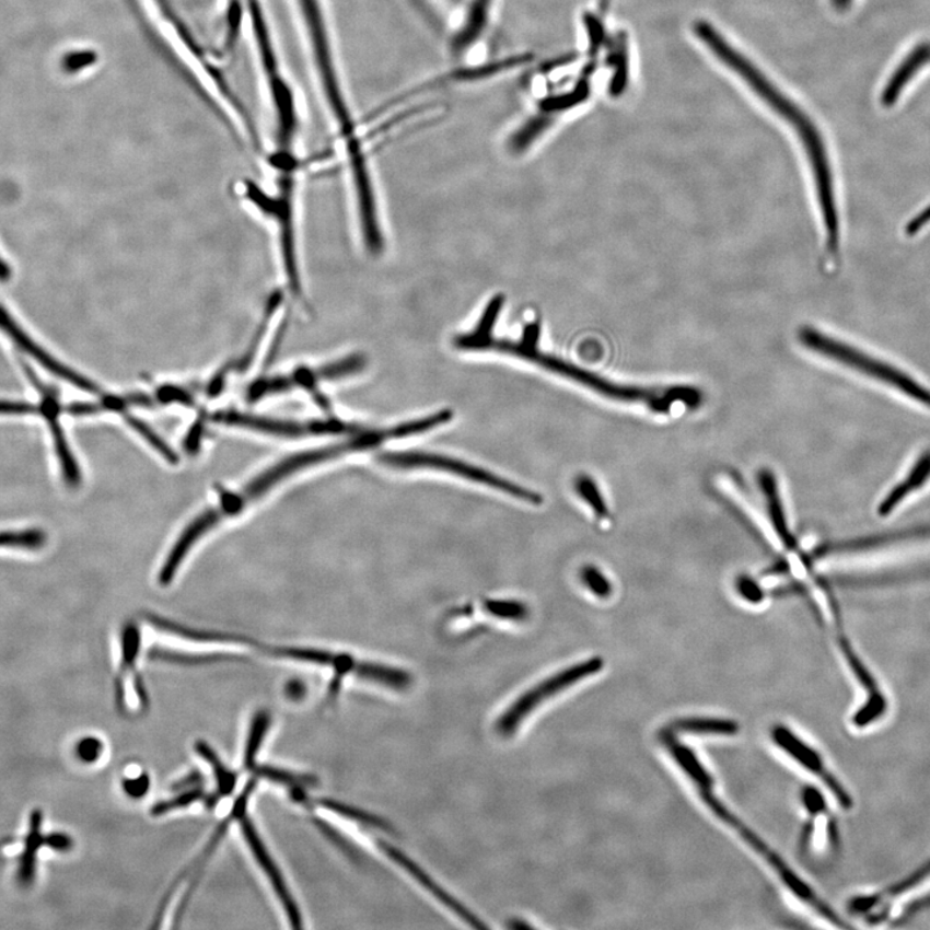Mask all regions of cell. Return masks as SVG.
<instances>
[{
  "mask_svg": "<svg viewBox=\"0 0 930 930\" xmlns=\"http://www.w3.org/2000/svg\"><path fill=\"white\" fill-rule=\"evenodd\" d=\"M305 693L303 689V684L299 682L290 683L288 686V694L292 699H299L302 694Z\"/></svg>",
  "mask_w": 930,
  "mask_h": 930,
  "instance_id": "836d02e7",
  "label": "cell"
},
{
  "mask_svg": "<svg viewBox=\"0 0 930 930\" xmlns=\"http://www.w3.org/2000/svg\"><path fill=\"white\" fill-rule=\"evenodd\" d=\"M121 789H124L128 798L138 800L144 798L150 789V779L147 772L139 775L127 776L121 779Z\"/></svg>",
  "mask_w": 930,
  "mask_h": 930,
  "instance_id": "f1b7e54d",
  "label": "cell"
},
{
  "mask_svg": "<svg viewBox=\"0 0 930 930\" xmlns=\"http://www.w3.org/2000/svg\"><path fill=\"white\" fill-rule=\"evenodd\" d=\"M930 478V450L922 454L921 457L914 464V467L908 475L893 488L879 507V513L882 516L892 513L898 504L905 502L908 496L919 490L922 485L928 483Z\"/></svg>",
  "mask_w": 930,
  "mask_h": 930,
  "instance_id": "d6986e66",
  "label": "cell"
},
{
  "mask_svg": "<svg viewBox=\"0 0 930 930\" xmlns=\"http://www.w3.org/2000/svg\"><path fill=\"white\" fill-rule=\"evenodd\" d=\"M313 804L316 807H322L327 812H333L335 814L341 815V817L352 819L354 822H359L364 826H371L379 829H384V832H392V828L385 824V822L381 818L375 817V815H371L361 810H357V807L349 806L347 804L340 803V801L332 800V799H313Z\"/></svg>",
  "mask_w": 930,
  "mask_h": 930,
  "instance_id": "603a6c76",
  "label": "cell"
},
{
  "mask_svg": "<svg viewBox=\"0 0 930 930\" xmlns=\"http://www.w3.org/2000/svg\"><path fill=\"white\" fill-rule=\"evenodd\" d=\"M364 361L361 356H350L348 359L324 364V367L299 368L290 372L288 375H277L259 379L254 382L247 391V398L255 403L264 397L279 395L293 388H303L311 392V395L324 410L330 409V404L327 403L322 393H319V384L325 381H335V379L347 377L360 372Z\"/></svg>",
  "mask_w": 930,
  "mask_h": 930,
  "instance_id": "ba28073f",
  "label": "cell"
},
{
  "mask_svg": "<svg viewBox=\"0 0 930 930\" xmlns=\"http://www.w3.org/2000/svg\"><path fill=\"white\" fill-rule=\"evenodd\" d=\"M255 787L256 778H249L245 789H243L240 795V799L235 801V805L232 807L234 811V821L237 822L243 839H245L255 861L260 865L263 874L269 880L271 888H274L279 903L282 905L286 917H288L291 921V926L293 928H302L303 917L295 903V898L292 897L289 886L286 884L284 877L281 874V871H279L274 857L270 856L269 850L266 847V844H264L259 832H257L253 819L249 818L247 805Z\"/></svg>",
  "mask_w": 930,
  "mask_h": 930,
  "instance_id": "9c48e42d",
  "label": "cell"
},
{
  "mask_svg": "<svg viewBox=\"0 0 930 930\" xmlns=\"http://www.w3.org/2000/svg\"><path fill=\"white\" fill-rule=\"evenodd\" d=\"M485 607L499 618L521 620L527 617L526 606L519 601H488Z\"/></svg>",
  "mask_w": 930,
  "mask_h": 930,
  "instance_id": "484cf974",
  "label": "cell"
},
{
  "mask_svg": "<svg viewBox=\"0 0 930 930\" xmlns=\"http://www.w3.org/2000/svg\"><path fill=\"white\" fill-rule=\"evenodd\" d=\"M26 375L31 379L35 388H37L43 396L42 404L39 406L40 415L45 417L48 421L49 428H51L53 438L55 441V449L57 456H59V461L61 463V468L63 472V477H66V481L75 488V486L81 484V470L78 467V463L74 460L73 453L70 452L69 443L66 438V433H63V429L60 425V417L62 412V407L59 403V397H57V393L51 388H48L45 384L39 382V379L33 374L31 369L25 367Z\"/></svg>",
  "mask_w": 930,
  "mask_h": 930,
  "instance_id": "9a60e30c",
  "label": "cell"
},
{
  "mask_svg": "<svg viewBox=\"0 0 930 930\" xmlns=\"http://www.w3.org/2000/svg\"><path fill=\"white\" fill-rule=\"evenodd\" d=\"M46 534L40 531L0 533V547L39 549L46 545Z\"/></svg>",
  "mask_w": 930,
  "mask_h": 930,
  "instance_id": "cb8c5ba5",
  "label": "cell"
},
{
  "mask_svg": "<svg viewBox=\"0 0 930 930\" xmlns=\"http://www.w3.org/2000/svg\"><path fill=\"white\" fill-rule=\"evenodd\" d=\"M800 345L824 359L853 370L879 384L900 393V395L930 410V390L908 374L904 369L888 360L882 359L865 350L851 346L841 339L822 333L817 328L801 327L798 334Z\"/></svg>",
  "mask_w": 930,
  "mask_h": 930,
  "instance_id": "5b68a950",
  "label": "cell"
},
{
  "mask_svg": "<svg viewBox=\"0 0 930 930\" xmlns=\"http://www.w3.org/2000/svg\"><path fill=\"white\" fill-rule=\"evenodd\" d=\"M45 815L35 810L28 817L27 833L23 839V851L18 858V880L21 885L31 886L37 877L38 853L47 847V834L43 833Z\"/></svg>",
  "mask_w": 930,
  "mask_h": 930,
  "instance_id": "ac0fdd59",
  "label": "cell"
},
{
  "mask_svg": "<svg viewBox=\"0 0 930 930\" xmlns=\"http://www.w3.org/2000/svg\"><path fill=\"white\" fill-rule=\"evenodd\" d=\"M0 414L7 415H27L40 414L39 406L27 403H10V400H0Z\"/></svg>",
  "mask_w": 930,
  "mask_h": 930,
  "instance_id": "4dcf8cb0",
  "label": "cell"
},
{
  "mask_svg": "<svg viewBox=\"0 0 930 930\" xmlns=\"http://www.w3.org/2000/svg\"><path fill=\"white\" fill-rule=\"evenodd\" d=\"M75 753L84 764H93L100 760L104 754V743L96 736H85L77 744Z\"/></svg>",
  "mask_w": 930,
  "mask_h": 930,
  "instance_id": "83f0119b",
  "label": "cell"
},
{
  "mask_svg": "<svg viewBox=\"0 0 930 930\" xmlns=\"http://www.w3.org/2000/svg\"><path fill=\"white\" fill-rule=\"evenodd\" d=\"M369 440L367 435L362 433L346 442L336 443V445L333 446L307 450V452L286 457V460L275 464L274 467L264 470L263 474L256 476L253 481L246 485L241 491L221 493L220 503L217 507L211 508V510H207L202 514H199L197 519L193 520L190 524L185 527V531L181 534V536H178L173 549L170 550L166 561L162 565V569L160 571V583L162 585H168L174 581V577L176 576L178 568L182 567L185 557L188 556L193 546H195L206 533L212 531V528L219 525L221 521L228 518H233L235 514H240L247 505L256 502V500L260 499L264 493L274 489L278 483H282L283 479L297 474L299 470L313 467V465L332 461L335 460V457L349 453L362 452V450H369Z\"/></svg>",
  "mask_w": 930,
  "mask_h": 930,
  "instance_id": "3957f363",
  "label": "cell"
},
{
  "mask_svg": "<svg viewBox=\"0 0 930 930\" xmlns=\"http://www.w3.org/2000/svg\"><path fill=\"white\" fill-rule=\"evenodd\" d=\"M377 846L385 851V855L391 858V860L395 861L400 868H403L407 874L411 875L417 882L423 886L429 893L432 894L435 898L440 900L441 904L445 905L453 912L457 915V917L462 918L464 921H467L470 927L485 929L488 926L481 921L474 912H470L467 907H464L461 903L450 896V894L441 888V886L434 882V880L427 874V872L420 868L417 863H415L410 857H407L403 851H399L395 847L390 846L385 841H377Z\"/></svg>",
  "mask_w": 930,
  "mask_h": 930,
  "instance_id": "2e32d148",
  "label": "cell"
},
{
  "mask_svg": "<svg viewBox=\"0 0 930 930\" xmlns=\"http://www.w3.org/2000/svg\"><path fill=\"white\" fill-rule=\"evenodd\" d=\"M930 903V862L903 882L850 900L849 911L871 925L897 921Z\"/></svg>",
  "mask_w": 930,
  "mask_h": 930,
  "instance_id": "8992f818",
  "label": "cell"
},
{
  "mask_svg": "<svg viewBox=\"0 0 930 930\" xmlns=\"http://www.w3.org/2000/svg\"><path fill=\"white\" fill-rule=\"evenodd\" d=\"M930 63V42L920 43L908 54L896 70L893 71L888 82L884 85L882 97L883 106L896 105L908 84L918 75L919 71Z\"/></svg>",
  "mask_w": 930,
  "mask_h": 930,
  "instance_id": "e0dca14e",
  "label": "cell"
},
{
  "mask_svg": "<svg viewBox=\"0 0 930 930\" xmlns=\"http://www.w3.org/2000/svg\"><path fill=\"white\" fill-rule=\"evenodd\" d=\"M12 277V270L2 257H0V282H9Z\"/></svg>",
  "mask_w": 930,
  "mask_h": 930,
  "instance_id": "e575fe53",
  "label": "cell"
},
{
  "mask_svg": "<svg viewBox=\"0 0 930 930\" xmlns=\"http://www.w3.org/2000/svg\"><path fill=\"white\" fill-rule=\"evenodd\" d=\"M670 731L698 735H735L740 732V725L739 722L726 719L684 718L672 722Z\"/></svg>",
  "mask_w": 930,
  "mask_h": 930,
  "instance_id": "ffe728a7",
  "label": "cell"
},
{
  "mask_svg": "<svg viewBox=\"0 0 930 930\" xmlns=\"http://www.w3.org/2000/svg\"><path fill=\"white\" fill-rule=\"evenodd\" d=\"M504 298L493 297L486 305L477 325L468 333L456 335L454 347L467 352H493L516 357L536 364L554 374L569 379V381L581 384L598 395L620 403L639 404L647 406L649 410L658 414H669L676 406H689L694 398L690 385L670 386H639L618 384L585 370L560 357L543 352L538 340L540 335L539 325L531 324L525 327L519 340L502 339L493 335L500 313H502Z\"/></svg>",
  "mask_w": 930,
  "mask_h": 930,
  "instance_id": "6da1fadb",
  "label": "cell"
},
{
  "mask_svg": "<svg viewBox=\"0 0 930 930\" xmlns=\"http://www.w3.org/2000/svg\"><path fill=\"white\" fill-rule=\"evenodd\" d=\"M582 581L592 593L598 597H607L612 593V584L607 578L595 567H585L582 571Z\"/></svg>",
  "mask_w": 930,
  "mask_h": 930,
  "instance_id": "4316f807",
  "label": "cell"
},
{
  "mask_svg": "<svg viewBox=\"0 0 930 930\" xmlns=\"http://www.w3.org/2000/svg\"><path fill=\"white\" fill-rule=\"evenodd\" d=\"M196 751L199 757H202L204 760L211 767L214 781H217V791H214L217 792V795L220 799L231 795V793L235 790V786H237V772L229 769L226 765L221 762V758L217 755V753H214V749L209 743L197 742Z\"/></svg>",
  "mask_w": 930,
  "mask_h": 930,
  "instance_id": "44dd1931",
  "label": "cell"
},
{
  "mask_svg": "<svg viewBox=\"0 0 930 930\" xmlns=\"http://www.w3.org/2000/svg\"><path fill=\"white\" fill-rule=\"evenodd\" d=\"M696 34L705 45L717 55L722 63L735 71L743 81H746L757 96L767 102L779 117L789 121L797 131L801 146H803L807 162H810L813 176L815 196H817L822 225H824L826 249L829 255L839 254L841 241V224L839 205H837L835 178L832 161L824 138L815 127L814 121L800 109L789 97L779 91L760 70H758L747 57L740 54L739 49L729 45L722 38L717 28L710 24H696Z\"/></svg>",
  "mask_w": 930,
  "mask_h": 930,
  "instance_id": "7a4b0ae2",
  "label": "cell"
},
{
  "mask_svg": "<svg viewBox=\"0 0 930 930\" xmlns=\"http://www.w3.org/2000/svg\"><path fill=\"white\" fill-rule=\"evenodd\" d=\"M141 636L138 625L127 624L120 636V661L114 679V696L120 713L142 714L150 706L144 679L138 671Z\"/></svg>",
  "mask_w": 930,
  "mask_h": 930,
  "instance_id": "8fae6325",
  "label": "cell"
},
{
  "mask_svg": "<svg viewBox=\"0 0 930 930\" xmlns=\"http://www.w3.org/2000/svg\"><path fill=\"white\" fill-rule=\"evenodd\" d=\"M214 423L226 427L248 429L259 433L277 435L284 439H300L305 435L338 434L353 431V427L342 423L340 420H316V421H284L266 417H256L240 411H219L211 417Z\"/></svg>",
  "mask_w": 930,
  "mask_h": 930,
  "instance_id": "7c38bea8",
  "label": "cell"
},
{
  "mask_svg": "<svg viewBox=\"0 0 930 930\" xmlns=\"http://www.w3.org/2000/svg\"><path fill=\"white\" fill-rule=\"evenodd\" d=\"M74 847V840L66 833L47 834V848L59 853H68Z\"/></svg>",
  "mask_w": 930,
  "mask_h": 930,
  "instance_id": "f546056e",
  "label": "cell"
},
{
  "mask_svg": "<svg viewBox=\"0 0 930 930\" xmlns=\"http://www.w3.org/2000/svg\"><path fill=\"white\" fill-rule=\"evenodd\" d=\"M660 740L678 767L682 768L691 781L697 784L699 795L702 798L707 806L710 807V810L717 814L721 821H724L726 825L734 828L735 832L741 835L742 839L771 865L772 870L777 872L782 882L789 886V890L803 900V903L810 905L815 912L821 915V917H824L840 927H846L840 921L839 915H836L833 911V908L825 904L824 900H822L817 894L812 891L811 886L804 883L803 880H801L795 872L791 870L790 865L787 864L775 850L770 849L768 844L765 842L762 837H758L753 829L744 825L736 815L721 803L717 795H714L713 779L710 772H708L704 765L700 764L696 754H694L690 748L679 743L675 733L671 732L670 729H665V731L660 734Z\"/></svg>",
  "mask_w": 930,
  "mask_h": 930,
  "instance_id": "277c9868",
  "label": "cell"
},
{
  "mask_svg": "<svg viewBox=\"0 0 930 930\" xmlns=\"http://www.w3.org/2000/svg\"><path fill=\"white\" fill-rule=\"evenodd\" d=\"M205 433V421L197 420L195 426L191 427L188 438L185 439L184 447L186 452L190 454H196L198 452L200 440H202V435Z\"/></svg>",
  "mask_w": 930,
  "mask_h": 930,
  "instance_id": "1f68e13d",
  "label": "cell"
},
{
  "mask_svg": "<svg viewBox=\"0 0 930 930\" xmlns=\"http://www.w3.org/2000/svg\"><path fill=\"white\" fill-rule=\"evenodd\" d=\"M760 486L765 496L768 498L769 513L772 524H775L779 536L787 546L792 545V538L787 527L781 499H779L777 481L771 472L765 469L760 472Z\"/></svg>",
  "mask_w": 930,
  "mask_h": 930,
  "instance_id": "7402d4cb",
  "label": "cell"
},
{
  "mask_svg": "<svg viewBox=\"0 0 930 930\" xmlns=\"http://www.w3.org/2000/svg\"><path fill=\"white\" fill-rule=\"evenodd\" d=\"M604 669L603 658H591L583 663L572 665V667L563 670L560 674L545 679L534 688L522 694L514 702L507 708L502 717L497 721V731L503 736H511L521 726L522 721L531 717L535 708H538L545 700L554 698L570 686L576 685L582 679L596 675Z\"/></svg>",
  "mask_w": 930,
  "mask_h": 930,
  "instance_id": "30bf717a",
  "label": "cell"
},
{
  "mask_svg": "<svg viewBox=\"0 0 930 930\" xmlns=\"http://www.w3.org/2000/svg\"><path fill=\"white\" fill-rule=\"evenodd\" d=\"M739 591L744 598L753 601V603H760L763 598L762 590L758 589L757 584L748 578L741 579L739 582Z\"/></svg>",
  "mask_w": 930,
  "mask_h": 930,
  "instance_id": "d6a6232c",
  "label": "cell"
},
{
  "mask_svg": "<svg viewBox=\"0 0 930 930\" xmlns=\"http://www.w3.org/2000/svg\"><path fill=\"white\" fill-rule=\"evenodd\" d=\"M379 461L390 465L393 468L414 469L428 468L450 472L469 479V481L489 486V488L510 493L513 498L522 500V502L539 505L543 503V498L535 491L522 488V486L508 481L502 477L490 474V472L475 467L461 461L452 460V457L406 452V453H384L379 456Z\"/></svg>",
  "mask_w": 930,
  "mask_h": 930,
  "instance_id": "52a82bcc",
  "label": "cell"
},
{
  "mask_svg": "<svg viewBox=\"0 0 930 930\" xmlns=\"http://www.w3.org/2000/svg\"><path fill=\"white\" fill-rule=\"evenodd\" d=\"M771 740L777 746L789 754L793 760H797L801 767L811 771L813 776L818 777L833 793L837 803L840 804L844 811H850L853 806V799L850 793L844 789L832 771L825 765L824 758L810 744L801 741L798 735L793 734L789 728L777 725L771 729Z\"/></svg>",
  "mask_w": 930,
  "mask_h": 930,
  "instance_id": "4fadbf2b",
  "label": "cell"
},
{
  "mask_svg": "<svg viewBox=\"0 0 930 930\" xmlns=\"http://www.w3.org/2000/svg\"><path fill=\"white\" fill-rule=\"evenodd\" d=\"M0 330L9 336V338L13 340L14 345H16L20 349H23L25 353L32 356L33 359L40 363L43 368L51 372V374L73 384L77 388L91 393V395H96L98 397L103 395V391L97 384L90 381V379L78 374L74 370L63 367V364L56 361L53 356H49L45 349L40 348L37 342H35L31 336H28L23 328L14 322L9 312H7L2 305H0Z\"/></svg>",
  "mask_w": 930,
  "mask_h": 930,
  "instance_id": "5bb4252c",
  "label": "cell"
},
{
  "mask_svg": "<svg viewBox=\"0 0 930 930\" xmlns=\"http://www.w3.org/2000/svg\"><path fill=\"white\" fill-rule=\"evenodd\" d=\"M576 489L578 493H581L585 502L592 507L598 519H607L609 516L603 496H601L597 485L592 481V478L586 476L578 477Z\"/></svg>",
  "mask_w": 930,
  "mask_h": 930,
  "instance_id": "d4e9b609",
  "label": "cell"
}]
</instances>
